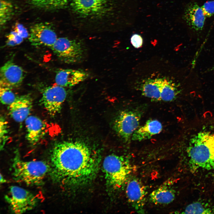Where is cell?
<instances>
[{"instance_id":"6da1fadb","label":"cell","mask_w":214,"mask_h":214,"mask_svg":"<svg viewBox=\"0 0 214 214\" xmlns=\"http://www.w3.org/2000/svg\"><path fill=\"white\" fill-rule=\"evenodd\" d=\"M180 145L184 183L195 191H214V116L204 114L188 121Z\"/></svg>"},{"instance_id":"7a4b0ae2","label":"cell","mask_w":214,"mask_h":214,"mask_svg":"<svg viewBox=\"0 0 214 214\" xmlns=\"http://www.w3.org/2000/svg\"><path fill=\"white\" fill-rule=\"evenodd\" d=\"M51 174L55 182L77 185L90 180L98 169V159L88 146L80 141L56 144L51 155Z\"/></svg>"},{"instance_id":"3957f363","label":"cell","mask_w":214,"mask_h":214,"mask_svg":"<svg viewBox=\"0 0 214 214\" xmlns=\"http://www.w3.org/2000/svg\"><path fill=\"white\" fill-rule=\"evenodd\" d=\"M12 175L18 182L28 185L38 186L43 184L45 176L51 170L46 162L41 160H22L18 150L15 152L12 163Z\"/></svg>"},{"instance_id":"277c9868","label":"cell","mask_w":214,"mask_h":214,"mask_svg":"<svg viewBox=\"0 0 214 214\" xmlns=\"http://www.w3.org/2000/svg\"><path fill=\"white\" fill-rule=\"evenodd\" d=\"M103 168L107 183L116 188L125 184L129 179L132 166L129 159L122 156L111 155L106 157Z\"/></svg>"},{"instance_id":"5b68a950","label":"cell","mask_w":214,"mask_h":214,"mask_svg":"<svg viewBox=\"0 0 214 214\" xmlns=\"http://www.w3.org/2000/svg\"><path fill=\"white\" fill-rule=\"evenodd\" d=\"M179 214H214V192L192 191L187 196Z\"/></svg>"},{"instance_id":"8992f818","label":"cell","mask_w":214,"mask_h":214,"mask_svg":"<svg viewBox=\"0 0 214 214\" xmlns=\"http://www.w3.org/2000/svg\"><path fill=\"white\" fill-rule=\"evenodd\" d=\"M51 48L60 61L67 64L81 62L85 56V48L82 43L67 37L58 38Z\"/></svg>"},{"instance_id":"52a82bcc","label":"cell","mask_w":214,"mask_h":214,"mask_svg":"<svg viewBox=\"0 0 214 214\" xmlns=\"http://www.w3.org/2000/svg\"><path fill=\"white\" fill-rule=\"evenodd\" d=\"M5 199L11 212L15 214L23 213L33 209L38 200L32 193L16 186L10 187Z\"/></svg>"},{"instance_id":"ba28073f","label":"cell","mask_w":214,"mask_h":214,"mask_svg":"<svg viewBox=\"0 0 214 214\" xmlns=\"http://www.w3.org/2000/svg\"><path fill=\"white\" fill-rule=\"evenodd\" d=\"M141 117V114L138 111H122L114 121V129L119 136L125 141H128L139 127Z\"/></svg>"},{"instance_id":"9c48e42d","label":"cell","mask_w":214,"mask_h":214,"mask_svg":"<svg viewBox=\"0 0 214 214\" xmlns=\"http://www.w3.org/2000/svg\"><path fill=\"white\" fill-rule=\"evenodd\" d=\"M67 95L64 87L57 84L49 86L43 90L40 102L49 114L54 116L60 112Z\"/></svg>"},{"instance_id":"30bf717a","label":"cell","mask_w":214,"mask_h":214,"mask_svg":"<svg viewBox=\"0 0 214 214\" xmlns=\"http://www.w3.org/2000/svg\"><path fill=\"white\" fill-rule=\"evenodd\" d=\"M58 39L51 25L45 23H36L30 29L29 40L33 45L51 48Z\"/></svg>"},{"instance_id":"8fae6325","label":"cell","mask_w":214,"mask_h":214,"mask_svg":"<svg viewBox=\"0 0 214 214\" xmlns=\"http://www.w3.org/2000/svg\"><path fill=\"white\" fill-rule=\"evenodd\" d=\"M126 193L128 200L139 213H144L146 197L145 186L140 179L133 177L126 183Z\"/></svg>"},{"instance_id":"7c38bea8","label":"cell","mask_w":214,"mask_h":214,"mask_svg":"<svg viewBox=\"0 0 214 214\" xmlns=\"http://www.w3.org/2000/svg\"><path fill=\"white\" fill-rule=\"evenodd\" d=\"M0 86L12 89L21 85L24 78L23 69L11 59L1 67L0 71Z\"/></svg>"},{"instance_id":"4fadbf2b","label":"cell","mask_w":214,"mask_h":214,"mask_svg":"<svg viewBox=\"0 0 214 214\" xmlns=\"http://www.w3.org/2000/svg\"><path fill=\"white\" fill-rule=\"evenodd\" d=\"M32 105L33 100L30 95L17 96L15 100L9 105V114L16 122H22L29 116Z\"/></svg>"},{"instance_id":"5bb4252c","label":"cell","mask_w":214,"mask_h":214,"mask_svg":"<svg viewBox=\"0 0 214 214\" xmlns=\"http://www.w3.org/2000/svg\"><path fill=\"white\" fill-rule=\"evenodd\" d=\"M88 76V74L81 70L61 69L56 71L55 81L59 86L71 87L85 80Z\"/></svg>"},{"instance_id":"9a60e30c","label":"cell","mask_w":214,"mask_h":214,"mask_svg":"<svg viewBox=\"0 0 214 214\" xmlns=\"http://www.w3.org/2000/svg\"><path fill=\"white\" fill-rule=\"evenodd\" d=\"M106 0H71V6L74 10L81 15H95L103 10Z\"/></svg>"},{"instance_id":"2e32d148","label":"cell","mask_w":214,"mask_h":214,"mask_svg":"<svg viewBox=\"0 0 214 214\" xmlns=\"http://www.w3.org/2000/svg\"><path fill=\"white\" fill-rule=\"evenodd\" d=\"M25 121L26 139L30 144L35 145L45 133V124L41 119L34 116H28Z\"/></svg>"},{"instance_id":"e0dca14e","label":"cell","mask_w":214,"mask_h":214,"mask_svg":"<svg viewBox=\"0 0 214 214\" xmlns=\"http://www.w3.org/2000/svg\"><path fill=\"white\" fill-rule=\"evenodd\" d=\"M184 18L188 24L196 31L202 30L205 19L201 7L196 3H192L186 8Z\"/></svg>"},{"instance_id":"ac0fdd59","label":"cell","mask_w":214,"mask_h":214,"mask_svg":"<svg viewBox=\"0 0 214 214\" xmlns=\"http://www.w3.org/2000/svg\"><path fill=\"white\" fill-rule=\"evenodd\" d=\"M167 78H148L143 81L140 87L142 95L151 99L160 100V92Z\"/></svg>"},{"instance_id":"d6986e66","label":"cell","mask_w":214,"mask_h":214,"mask_svg":"<svg viewBox=\"0 0 214 214\" xmlns=\"http://www.w3.org/2000/svg\"><path fill=\"white\" fill-rule=\"evenodd\" d=\"M177 195V191L174 188L163 185L153 191L150 195L149 199L155 204H168L175 200Z\"/></svg>"},{"instance_id":"ffe728a7","label":"cell","mask_w":214,"mask_h":214,"mask_svg":"<svg viewBox=\"0 0 214 214\" xmlns=\"http://www.w3.org/2000/svg\"><path fill=\"white\" fill-rule=\"evenodd\" d=\"M162 129L161 123L156 119L148 120L142 126L138 127L133 134V140L141 141L150 138L160 133Z\"/></svg>"},{"instance_id":"44dd1931","label":"cell","mask_w":214,"mask_h":214,"mask_svg":"<svg viewBox=\"0 0 214 214\" xmlns=\"http://www.w3.org/2000/svg\"><path fill=\"white\" fill-rule=\"evenodd\" d=\"M182 91L180 85L168 78L160 92L161 100L171 101L175 100Z\"/></svg>"},{"instance_id":"7402d4cb","label":"cell","mask_w":214,"mask_h":214,"mask_svg":"<svg viewBox=\"0 0 214 214\" xmlns=\"http://www.w3.org/2000/svg\"><path fill=\"white\" fill-rule=\"evenodd\" d=\"M30 4L38 8L47 10H55L64 7L67 0H29Z\"/></svg>"},{"instance_id":"603a6c76","label":"cell","mask_w":214,"mask_h":214,"mask_svg":"<svg viewBox=\"0 0 214 214\" xmlns=\"http://www.w3.org/2000/svg\"><path fill=\"white\" fill-rule=\"evenodd\" d=\"M0 24L3 26L10 19L13 13V6L8 0H0Z\"/></svg>"},{"instance_id":"cb8c5ba5","label":"cell","mask_w":214,"mask_h":214,"mask_svg":"<svg viewBox=\"0 0 214 214\" xmlns=\"http://www.w3.org/2000/svg\"><path fill=\"white\" fill-rule=\"evenodd\" d=\"M10 88L0 86V97L1 103L9 105L17 97Z\"/></svg>"},{"instance_id":"d4e9b609","label":"cell","mask_w":214,"mask_h":214,"mask_svg":"<svg viewBox=\"0 0 214 214\" xmlns=\"http://www.w3.org/2000/svg\"><path fill=\"white\" fill-rule=\"evenodd\" d=\"M0 150L4 147L8 139V129L7 124L5 118L1 116L0 119Z\"/></svg>"},{"instance_id":"484cf974","label":"cell","mask_w":214,"mask_h":214,"mask_svg":"<svg viewBox=\"0 0 214 214\" xmlns=\"http://www.w3.org/2000/svg\"><path fill=\"white\" fill-rule=\"evenodd\" d=\"M7 44L11 46L20 44L23 41V39L13 31L7 35Z\"/></svg>"},{"instance_id":"4316f807","label":"cell","mask_w":214,"mask_h":214,"mask_svg":"<svg viewBox=\"0 0 214 214\" xmlns=\"http://www.w3.org/2000/svg\"><path fill=\"white\" fill-rule=\"evenodd\" d=\"M205 17H210L214 14V1H207L201 7Z\"/></svg>"},{"instance_id":"83f0119b","label":"cell","mask_w":214,"mask_h":214,"mask_svg":"<svg viewBox=\"0 0 214 214\" xmlns=\"http://www.w3.org/2000/svg\"><path fill=\"white\" fill-rule=\"evenodd\" d=\"M13 28V31L23 38H25L29 37V34L27 30L22 24L16 23L14 25Z\"/></svg>"},{"instance_id":"f1b7e54d","label":"cell","mask_w":214,"mask_h":214,"mask_svg":"<svg viewBox=\"0 0 214 214\" xmlns=\"http://www.w3.org/2000/svg\"><path fill=\"white\" fill-rule=\"evenodd\" d=\"M130 42L133 45L135 48H138L142 45L143 40L142 37L137 34H133L131 37Z\"/></svg>"},{"instance_id":"f546056e","label":"cell","mask_w":214,"mask_h":214,"mask_svg":"<svg viewBox=\"0 0 214 214\" xmlns=\"http://www.w3.org/2000/svg\"><path fill=\"white\" fill-rule=\"evenodd\" d=\"M7 180L5 179L3 176L0 174V183H3L7 182Z\"/></svg>"}]
</instances>
